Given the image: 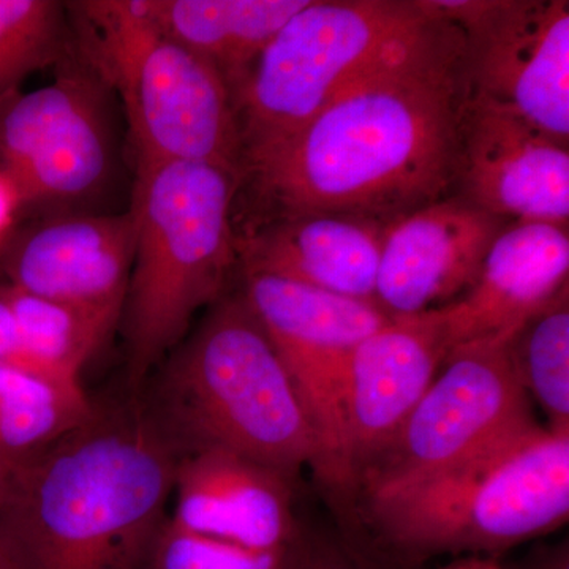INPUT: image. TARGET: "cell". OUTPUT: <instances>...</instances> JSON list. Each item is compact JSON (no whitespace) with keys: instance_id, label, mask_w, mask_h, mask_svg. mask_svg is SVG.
Segmentation results:
<instances>
[{"instance_id":"obj_1","label":"cell","mask_w":569,"mask_h":569,"mask_svg":"<svg viewBox=\"0 0 569 569\" xmlns=\"http://www.w3.org/2000/svg\"><path fill=\"white\" fill-rule=\"evenodd\" d=\"M430 13L417 39L247 168L241 186L263 203L261 220L342 216L388 227L455 193L463 36Z\"/></svg>"},{"instance_id":"obj_2","label":"cell","mask_w":569,"mask_h":569,"mask_svg":"<svg viewBox=\"0 0 569 569\" xmlns=\"http://www.w3.org/2000/svg\"><path fill=\"white\" fill-rule=\"evenodd\" d=\"M181 456L148 415L102 418L20 463L0 527L20 569H149Z\"/></svg>"},{"instance_id":"obj_3","label":"cell","mask_w":569,"mask_h":569,"mask_svg":"<svg viewBox=\"0 0 569 569\" xmlns=\"http://www.w3.org/2000/svg\"><path fill=\"white\" fill-rule=\"evenodd\" d=\"M362 535L397 569L443 553L496 557L569 518V432L538 421L403 488L359 498Z\"/></svg>"},{"instance_id":"obj_4","label":"cell","mask_w":569,"mask_h":569,"mask_svg":"<svg viewBox=\"0 0 569 569\" xmlns=\"http://www.w3.org/2000/svg\"><path fill=\"white\" fill-rule=\"evenodd\" d=\"M163 362L148 417L179 456L222 448L296 482L316 473L312 427L242 291L209 307Z\"/></svg>"},{"instance_id":"obj_5","label":"cell","mask_w":569,"mask_h":569,"mask_svg":"<svg viewBox=\"0 0 569 569\" xmlns=\"http://www.w3.org/2000/svg\"><path fill=\"white\" fill-rule=\"evenodd\" d=\"M241 182L238 171L212 163L137 170V247L121 318L133 392L181 343L197 312L227 295L239 264L233 216Z\"/></svg>"},{"instance_id":"obj_6","label":"cell","mask_w":569,"mask_h":569,"mask_svg":"<svg viewBox=\"0 0 569 569\" xmlns=\"http://www.w3.org/2000/svg\"><path fill=\"white\" fill-rule=\"evenodd\" d=\"M74 11L88 66L121 93L137 170L193 162L241 174L230 89L211 63L160 31L149 0L80 2Z\"/></svg>"},{"instance_id":"obj_7","label":"cell","mask_w":569,"mask_h":569,"mask_svg":"<svg viewBox=\"0 0 569 569\" xmlns=\"http://www.w3.org/2000/svg\"><path fill=\"white\" fill-rule=\"evenodd\" d=\"M432 20L421 0H310L234 93L241 176Z\"/></svg>"},{"instance_id":"obj_8","label":"cell","mask_w":569,"mask_h":569,"mask_svg":"<svg viewBox=\"0 0 569 569\" xmlns=\"http://www.w3.org/2000/svg\"><path fill=\"white\" fill-rule=\"evenodd\" d=\"M242 276V293L271 339L316 436V477L340 503H353L347 456L348 366L356 346L391 316L376 302L276 276Z\"/></svg>"},{"instance_id":"obj_9","label":"cell","mask_w":569,"mask_h":569,"mask_svg":"<svg viewBox=\"0 0 569 569\" xmlns=\"http://www.w3.org/2000/svg\"><path fill=\"white\" fill-rule=\"evenodd\" d=\"M508 337L452 348L425 396L356 481V500L403 488L470 459L537 421Z\"/></svg>"},{"instance_id":"obj_10","label":"cell","mask_w":569,"mask_h":569,"mask_svg":"<svg viewBox=\"0 0 569 569\" xmlns=\"http://www.w3.org/2000/svg\"><path fill=\"white\" fill-rule=\"evenodd\" d=\"M463 36L468 93L569 144L568 0H422Z\"/></svg>"},{"instance_id":"obj_11","label":"cell","mask_w":569,"mask_h":569,"mask_svg":"<svg viewBox=\"0 0 569 569\" xmlns=\"http://www.w3.org/2000/svg\"><path fill=\"white\" fill-rule=\"evenodd\" d=\"M107 88L88 66L3 103L0 171L22 204H77L102 189L112 159Z\"/></svg>"},{"instance_id":"obj_12","label":"cell","mask_w":569,"mask_h":569,"mask_svg":"<svg viewBox=\"0 0 569 569\" xmlns=\"http://www.w3.org/2000/svg\"><path fill=\"white\" fill-rule=\"evenodd\" d=\"M455 193L508 223L569 222V144L468 93Z\"/></svg>"},{"instance_id":"obj_13","label":"cell","mask_w":569,"mask_h":569,"mask_svg":"<svg viewBox=\"0 0 569 569\" xmlns=\"http://www.w3.org/2000/svg\"><path fill=\"white\" fill-rule=\"evenodd\" d=\"M507 224L456 193L388 224L377 305L388 316L410 317L459 301Z\"/></svg>"},{"instance_id":"obj_14","label":"cell","mask_w":569,"mask_h":569,"mask_svg":"<svg viewBox=\"0 0 569 569\" xmlns=\"http://www.w3.org/2000/svg\"><path fill=\"white\" fill-rule=\"evenodd\" d=\"M451 350L445 307L391 317L356 346L346 395L347 456L355 493L361 471L395 437Z\"/></svg>"},{"instance_id":"obj_15","label":"cell","mask_w":569,"mask_h":569,"mask_svg":"<svg viewBox=\"0 0 569 569\" xmlns=\"http://www.w3.org/2000/svg\"><path fill=\"white\" fill-rule=\"evenodd\" d=\"M137 220L63 216L20 236L6 257L9 284L121 323L132 274Z\"/></svg>"},{"instance_id":"obj_16","label":"cell","mask_w":569,"mask_h":569,"mask_svg":"<svg viewBox=\"0 0 569 569\" xmlns=\"http://www.w3.org/2000/svg\"><path fill=\"white\" fill-rule=\"evenodd\" d=\"M295 489L296 481L274 468L228 449H200L176 463L170 522L242 548H288L305 530Z\"/></svg>"},{"instance_id":"obj_17","label":"cell","mask_w":569,"mask_h":569,"mask_svg":"<svg viewBox=\"0 0 569 569\" xmlns=\"http://www.w3.org/2000/svg\"><path fill=\"white\" fill-rule=\"evenodd\" d=\"M387 227L342 216L277 217L236 233L242 274H269L376 302Z\"/></svg>"},{"instance_id":"obj_18","label":"cell","mask_w":569,"mask_h":569,"mask_svg":"<svg viewBox=\"0 0 569 569\" xmlns=\"http://www.w3.org/2000/svg\"><path fill=\"white\" fill-rule=\"evenodd\" d=\"M568 277L567 228L508 223L490 246L470 291L445 307L452 348L511 336L568 287Z\"/></svg>"},{"instance_id":"obj_19","label":"cell","mask_w":569,"mask_h":569,"mask_svg":"<svg viewBox=\"0 0 569 569\" xmlns=\"http://www.w3.org/2000/svg\"><path fill=\"white\" fill-rule=\"evenodd\" d=\"M310 0H149L160 31L211 63L239 91L277 32Z\"/></svg>"},{"instance_id":"obj_20","label":"cell","mask_w":569,"mask_h":569,"mask_svg":"<svg viewBox=\"0 0 569 569\" xmlns=\"http://www.w3.org/2000/svg\"><path fill=\"white\" fill-rule=\"evenodd\" d=\"M96 417L84 391H71L0 365V456L22 463Z\"/></svg>"},{"instance_id":"obj_21","label":"cell","mask_w":569,"mask_h":569,"mask_svg":"<svg viewBox=\"0 0 569 569\" xmlns=\"http://www.w3.org/2000/svg\"><path fill=\"white\" fill-rule=\"evenodd\" d=\"M0 291L13 309L33 355L63 387L82 389V367L102 348L118 321L26 293L9 283L0 284Z\"/></svg>"},{"instance_id":"obj_22","label":"cell","mask_w":569,"mask_h":569,"mask_svg":"<svg viewBox=\"0 0 569 569\" xmlns=\"http://www.w3.org/2000/svg\"><path fill=\"white\" fill-rule=\"evenodd\" d=\"M508 351L545 426L569 432V287L508 337Z\"/></svg>"},{"instance_id":"obj_23","label":"cell","mask_w":569,"mask_h":569,"mask_svg":"<svg viewBox=\"0 0 569 569\" xmlns=\"http://www.w3.org/2000/svg\"><path fill=\"white\" fill-rule=\"evenodd\" d=\"M66 6L52 0H0V104L33 71L66 50Z\"/></svg>"},{"instance_id":"obj_24","label":"cell","mask_w":569,"mask_h":569,"mask_svg":"<svg viewBox=\"0 0 569 569\" xmlns=\"http://www.w3.org/2000/svg\"><path fill=\"white\" fill-rule=\"evenodd\" d=\"M293 545L272 550L242 548L179 529L167 519L153 542L149 569H287Z\"/></svg>"},{"instance_id":"obj_25","label":"cell","mask_w":569,"mask_h":569,"mask_svg":"<svg viewBox=\"0 0 569 569\" xmlns=\"http://www.w3.org/2000/svg\"><path fill=\"white\" fill-rule=\"evenodd\" d=\"M287 569H397L353 531L302 530Z\"/></svg>"},{"instance_id":"obj_26","label":"cell","mask_w":569,"mask_h":569,"mask_svg":"<svg viewBox=\"0 0 569 569\" xmlns=\"http://www.w3.org/2000/svg\"><path fill=\"white\" fill-rule=\"evenodd\" d=\"M0 365L43 378L52 385L71 389V391H84V389L63 387L51 376L50 370L44 367L43 362L33 355L32 348L29 346L20 323H18V318L2 291H0Z\"/></svg>"},{"instance_id":"obj_27","label":"cell","mask_w":569,"mask_h":569,"mask_svg":"<svg viewBox=\"0 0 569 569\" xmlns=\"http://www.w3.org/2000/svg\"><path fill=\"white\" fill-rule=\"evenodd\" d=\"M505 569H569L568 539H560L557 542H539L512 567H505Z\"/></svg>"},{"instance_id":"obj_28","label":"cell","mask_w":569,"mask_h":569,"mask_svg":"<svg viewBox=\"0 0 569 569\" xmlns=\"http://www.w3.org/2000/svg\"><path fill=\"white\" fill-rule=\"evenodd\" d=\"M22 206L20 193L13 182L0 171V242L9 233L14 213Z\"/></svg>"},{"instance_id":"obj_29","label":"cell","mask_w":569,"mask_h":569,"mask_svg":"<svg viewBox=\"0 0 569 569\" xmlns=\"http://www.w3.org/2000/svg\"><path fill=\"white\" fill-rule=\"evenodd\" d=\"M438 569H505L497 557L463 556Z\"/></svg>"},{"instance_id":"obj_30","label":"cell","mask_w":569,"mask_h":569,"mask_svg":"<svg viewBox=\"0 0 569 569\" xmlns=\"http://www.w3.org/2000/svg\"><path fill=\"white\" fill-rule=\"evenodd\" d=\"M18 467H20V463L0 456V508L6 505L7 498L10 496L14 478H17Z\"/></svg>"},{"instance_id":"obj_31","label":"cell","mask_w":569,"mask_h":569,"mask_svg":"<svg viewBox=\"0 0 569 569\" xmlns=\"http://www.w3.org/2000/svg\"><path fill=\"white\" fill-rule=\"evenodd\" d=\"M0 569H20L7 535L0 527Z\"/></svg>"}]
</instances>
